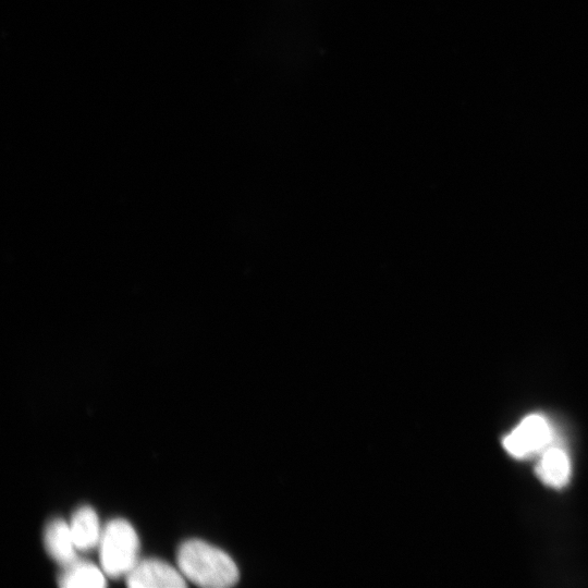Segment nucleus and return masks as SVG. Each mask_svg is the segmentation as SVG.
<instances>
[{
	"label": "nucleus",
	"instance_id": "f257e3e1",
	"mask_svg": "<svg viewBox=\"0 0 588 588\" xmlns=\"http://www.w3.org/2000/svg\"><path fill=\"white\" fill-rule=\"evenodd\" d=\"M176 563L186 579L201 587H231L240 578L238 568L228 553L199 539L184 541L179 547Z\"/></svg>",
	"mask_w": 588,
	"mask_h": 588
},
{
	"label": "nucleus",
	"instance_id": "f03ea898",
	"mask_svg": "<svg viewBox=\"0 0 588 588\" xmlns=\"http://www.w3.org/2000/svg\"><path fill=\"white\" fill-rule=\"evenodd\" d=\"M98 546L100 566L109 577L126 576L138 562V536L123 518L107 523Z\"/></svg>",
	"mask_w": 588,
	"mask_h": 588
},
{
	"label": "nucleus",
	"instance_id": "7ed1b4c3",
	"mask_svg": "<svg viewBox=\"0 0 588 588\" xmlns=\"http://www.w3.org/2000/svg\"><path fill=\"white\" fill-rule=\"evenodd\" d=\"M552 441L549 422L540 415L526 416L519 425L503 439L505 451L515 458H527L542 453Z\"/></svg>",
	"mask_w": 588,
	"mask_h": 588
},
{
	"label": "nucleus",
	"instance_id": "20e7f679",
	"mask_svg": "<svg viewBox=\"0 0 588 588\" xmlns=\"http://www.w3.org/2000/svg\"><path fill=\"white\" fill-rule=\"evenodd\" d=\"M126 585L135 588H181L185 577L169 563L158 559L138 561L125 576Z\"/></svg>",
	"mask_w": 588,
	"mask_h": 588
},
{
	"label": "nucleus",
	"instance_id": "39448f33",
	"mask_svg": "<svg viewBox=\"0 0 588 588\" xmlns=\"http://www.w3.org/2000/svg\"><path fill=\"white\" fill-rule=\"evenodd\" d=\"M44 543L48 554L60 565L68 566L77 561L70 525L61 518L49 522L44 534Z\"/></svg>",
	"mask_w": 588,
	"mask_h": 588
},
{
	"label": "nucleus",
	"instance_id": "423d86ee",
	"mask_svg": "<svg viewBox=\"0 0 588 588\" xmlns=\"http://www.w3.org/2000/svg\"><path fill=\"white\" fill-rule=\"evenodd\" d=\"M536 474L549 487H564L571 476V464L565 451L558 446L547 448L537 463Z\"/></svg>",
	"mask_w": 588,
	"mask_h": 588
},
{
	"label": "nucleus",
	"instance_id": "0eeeda50",
	"mask_svg": "<svg viewBox=\"0 0 588 588\" xmlns=\"http://www.w3.org/2000/svg\"><path fill=\"white\" fill-rule=\"evenodd\" d=\"M69 525L77 551H87L99 544L102 530L98 516L90 506L78 507Z\"/></svg>",
	"mask_w": 588,
	"mask_h": 588
},
{
	"label": "nucleus",
	"instance_id": "6e6552de",
	"mask_svg": "<svg viewBox=\"0 0 588 588\" xmlns=\"http://www.w3.org/2000/svg\"><path fill=\"white\" fill-rule=\"evenodd\" d=\"M102 568L86 561H75L64 567L58 576V584L63 588H101L107 585Z\"/></svg>",
	"mask_w": 588,
	"mask_h": 588
}]
</instances>
